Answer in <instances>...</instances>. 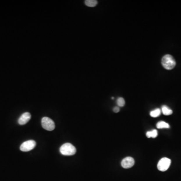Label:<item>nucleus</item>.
Here are the masks:
<instances>
[{
  "instance_id": "obj_1",
  "label": "nucleus",
  "mask_w": 181,
  "mask_h": 181,
  "mask_svg": "<svg viewBox=\"0 0 181 181\" xmlns=\"http://www.w3.org/2000/svg\"><path fill=\"white\" fill-rule=\"evenodd\" d=\"M162 64L164 68L168 70H171L175 68L176 62L171 55L166 54L162 58Z\"/></svg>"
},
{
  "instance_id": "obj_2",
  "label": "nucleus",
  "mask_w": 181,
  "mask_h": 181,
  "mask_svg": "<svg viewBox=\"0 0 181 181\" xmlns=\"http://www.w3.org/2000/svg\"><path fill=\"white\" fill-rule=\"evenodd\" d=\"M61 153L63 155H72L76 153V148L70 143H65L61 145L59 149Z\"/></svg>"
},
{
  "instance_id": "obj_3",
  "label": "nucleus",
  "mask_w": 181,
  "mask_h": 181,
  "mask_svg": "<svg viewBox=\"0 0 181 181\" xmlns=\"http://www.w3.org/2000/svg\"><path fill=\"white\" fill-rule=\"evenodd\" d=\"M41 124L42 127L48 131H52L55 128V124L54 121L47 117L42 118L41 120Z\"/></svg>"
},
{
  "instance_id": "obj_4",
  "label": "nucleus",
  "mask_w": 181,
  "mask_h": 181,
  "mask_svg": "<svg viewBox=\"0 0 181 181\" xmlns=\"http://www.w3.org/2000/svg\"><path fill=\"white\" fill-rule=\"evenodd\" d=\"M171 164V161L167 157H164L160 159L157 164V168L159 171L164 172L168 170Z\"/></svg>"
},
{
  "instance_id": "obj_5",
  "label": "nucleus",
  "mask_w": 181,
  "mask_h": 181,
  "mask_svg": "<svg viewBox=\"0 0 181 181\" xmlns=\"http://www.w3.org/2000/svg\"><path fill=\"white\" fill-rule=\"evenodd\" d=\"M36 145V142L33 140H29L23 142L20 146V150L24 152H29L33 150Z\"/></svg>"
},
{
  "instance_id": "obj_6",
  "label": "nucleus",
  "mask_w": 181,
  "mask_h": 181,
  "mask_svg": "<svg viewBox=\"0 0 181 181\" xmlns=\"http://www.w3.org/2000/svg\"><path fill=\"white\" fill-rule=\"evenodd\" d=\"M135 163L134 159L132 157H128L124 158L121 162V166L124 168H129L133 166Z\"/></svg>"
},
{
  "instance_id": "obj_7",
  "label": "nucleus",
  "mask_w": 181,
  "mask_h": 181,
  "mask_svg": "<svg viewBox=\"0 0 181 181\" xmlns=\"http://www.w3.org/2000/svg\"><path fill=\"white\" fill-rule=\"evenodd\" d=\"M31 114L29 112L23 113L18 119V123L20 125L26 124L31 119Z\"/></svg>"
},
{
  "instance_id": "obj_8",
  "label": "nucleus",
  "mask_w": 181,
  "mask_h": 181,
  "mask_svg": "<svg viewBox=\"0 0 181 181\" xmlns=\"http://www.w3.org/2000/svg\"><path fill=\"white\" fill-rule=\"evenodd\" d=\"M157 127L159 129L162 128H169L170 125L164 121H159L157 124Z\"/></svg>"
},
{
  "instance_id": "obj_9",
  "label": "nucleus",
  "mask_w": 181,
  "mask_h": 181,
  "mask_svg": "<svg viewBox=\"0 0 181 181\" xmlns=\"http://www.w3.org/2000/svg\"><path fill=\"white\" fill-rule=\"evenodd\" d=\"M157 130H152V131H148L146 132V135L148 138H155L157 136Z\"/></svg>"
},
{
  "instance_id": "obj_10",
  "label": "nucleus",
  "mask_w": 181,
  "mask_h": 181,
  "mask_svg": "<svg viewBox=\"0 0 181 181\" xmlns=\"http://www.w3.org/2000/svg\"><path fill=\"white\" fill-rule=\"evenodd\" d=\"M162 111L164 115H170L173 113V111L168 108L166 106H163L162 108Z\"/></svg>"
},
{
  "instance_id": "obj_11",
  "label": "nucleus",
  "mask_w": 181,
  "mask_h": 181,
  "mask_svg": "<svg viewBox=\"0 0 181 181\" xmlns=\"http://www.w3.org/2000/svg\"><path fill=\"white\" fill-rule=\"evenodd\" d=\"M85 3L88 7H94L97 5L98 2L96 0H86L85 1Z\"/></svg>"
},
{
  "instance_id": "obj_12",
  "label": "nucleus",
  "mask_w": 181,
  "mask_h": 181,
  "mask_svg": "<svg viewBox=\"0 0 181 181\" xmlns=\"http://www.w3.org/2000/svg\"><path fill=\"white\" fill-rule=\"evenodd\" d=\"M161 114V109L157 108V109L154 110L153 111H151L150 113V116L152 117H159Z\"/></svg>"
},
{
  "instance_id": "obj_13",
  "label": "nucleus",
  "mask_w": 181,
  "mask_h": 181,
  "mask_svg": "<svg viewBox=\"0 0 181 181\" xmlns=\"http://www.w3.org/2000/svg\"><path fill=\"white\" fill-rule=\"evenodd\" d=\"M125 100L124 99L121 97L118 98V99L117 100V104L119 107H123L125 105Z\"/></svg>"
},
{
  "instance_id": "obj_14",
  "label": "nucleus",
  "mask_w": 181,
  "mask_h": 181,
  "mask_svg": "<svg viewBox=\"0 0 181 181\" xmlns=\"http://www.w3.org/2000/svg\"><path fill=\"white\" fill-rule=\"evenodd\" d=\"M120 110V109H119V108L118 107H115L113 109V111L115 113H118L119 111Z\"/></svg>"
}]
</instances>
